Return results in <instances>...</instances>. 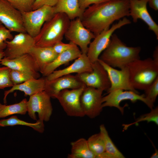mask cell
<instances>
[{"label": "cell", "instance_id": "17", "mask_svg": "<svg viewBox=\"0 0 158 158\" xmlns=\"http://www.w3.org/2000/svg\"><path fill=\"white\" fill-rule=\"evenodd\" d=\"M0 64L10 69L24 73L35 79L39 78L40 75L35 62L29 54H27L14 59L4 57Z\"/></svg>", "mask_w": 158, "mask_h": 158}, {"label": "cell", "instance_id": "2", "mask_svg": "<svg viewBox=\"0 0 158 158\" xmlns=\"http://www.w3.org/2000/svg\"><path fill=\"white\" fill-rule=\"evenodd\" d=\"M141 49L139 47L127 46L116 34H113L108 45L100 55L99 59L113 68L120 69L140 59Z\"/></svg>", "mask_w": 158, "mask_h": 158}, {"label": "cell", "instance_id": "11", "mask_svg": "<svg viewBox=\"0 0 158 158\" xmlns=\"http://www.w3.org/2000/svg\"><path fill=\"white\" fill-rule=\"evenodd\" d=\"M104 90L87 87L80 97L81 106L85 116L93 118L98 116L102 111V94Z\"/></svg>", "mask_w": 158, "mask_h": 158}, {"label": "cell", "instance_id": "14", "mask_svg": "<svg viewBox=\"0 0 158 158\" xmlns=\"http://www.w3.org/2000/svg\"><path fill=\"white\" fill-rule=\"evenodd\" d=\"M0 21L11 32H26L21 13L4 0H0Z\"/></svg>", "mask_w": 158, "mask_h": 158}, {"label": "cell", "instance_id": "5", "mask_svg": "<svg viewBox=\"0 0 158 158\" xmlns=\"http://www.w3.org/2000/svg\"><path fill=\"white\" fill-rule=\"evenodd\" d=\"M21 13L26 32L34 38L39 34L45 23L55 14L54 7L46 6Z\"/></svg>", "mask_w": 158, "mask_h": 158}, {"label": "cell", "instance_id": "10", "mask_svg": "<svg viewBox=\"0 0 158 158\" xmlns=\"http://www.w3.org/2000/svg\"><path fill=\"white\" fill-rule=\"evenodd\" d=\"M86 86L85 85L77 89L63 90L56 96V99L68 116L80 117L85 116L81 106L80 97Z\"/></svg>", "mask_w": 158, "mask_h": 158}, {"label": "cell", "instance_id": "37", "mask_svg": "<svg viewBox=\"0 0 158 158\" xmlns=\"http://www.w3.org/2000/svg\"><path fill=\"white\" fill-rule=\"evenodd\" d=\"M109 0H78L80 8L83 12L85 10L91 5L99 4Z\"/></svg>", "mask_w": 158, "mask_h": 158}, {"label": "cell", "instance_id": "40", "mask_svg": "<svg viewBox=\"0 0 158 158\" xmlns=\"http://www.w3.org/2000/svg\"><path fill=\"white\" fill-rule=\"evenodd\" d=\"M155 152L152 155L151 158H157L158 157V151L157 149H155Z\"/></svg>", "mask_w": 158, "mask_h": 158}, {"label": "cell", "instance_id": "29", "mask_svg": "<svg viewBox=\"0 0 158 158\" xmlns=\"http://www.w3.org/2000/svg\"><path fill=\"white\" fill-rule=\"evenodd\" d=\"M146 121L147 123L153 122L157 125H158V107L157 106L155 108L151 109L149 113L142 115L136 120L135 121L129 124H123L124 130H126L129 126L133 125H136L139 122Z\"/></svg>", "mask_w": 158, "mask_h": 158}, {"label": "cell", "instance_id": "35", "mask_svg": "<svg viewBox=\"0 0 158 158\" xmlns=\"http://www.w3.org/2000/svg\"><path fill=\"white\" fill-rule=\"evenodd\" d=\"M75 45L71 42L69 43H65L61 41L56 43L52 48L54 52L58 55L71 48Z\"/></svg>", "mask_w": 158, "mask_h": 158}, {"label": "cell", "instance_id": "16", "mask_svg": "<svg viewBox=\"0 0 158 158\" xmlns=\"http://www.w3.org/2000/svg\"><path fill=\"white\" fill-rule=\"evenodd\" d=\"M98 61L107 71L110 81L111 86L107 93L117 89L131 90L139 93L131 84L127 66L119 70L109 66L99 59Z\"/></svg>", "mask_w": 158, "mask_h": 158}, {"label": "cell", "instance_id": "12", "mask_svg": "<svg viewBox=\"0 0 158 158\" xmlns=\"http://www.w3.org/2000/svg\"><path fill=\"white\" fill-rule=\"evenodd\" d=\"M92 71L77 74L76 75L87 86L107 92L111 83L108 73L98 61L91 63Z\"/></svg>", "mask_w": 158, "mask_h": 158}, {"label": "cell", "instance_id": "27", "mask_svg": "<svg viewBox=\"0 0 158 158\" xmlns=\"http://www.w3.org/2000/svg\"><path fill=\"white\" fill-rule=\"evenodd\" d=\"M99 129L104 140L105 152L109 155L111 158H125L112 142L104 125H100Z\"/></svg>", "mask_w": 158, "mask_h": 158}, {"label": "cell", "instance_id": "34", "mask_svg": "<svg viewBox=\"0 0 158 158\" xmlns=\"http://www.w3.org/2000/svg\"><path fill=\"white\" fill-rule=\"evenodd\" d=\"M11 32L2 24L0 25V52H4L6 48V41L13 38V36Z\"/></svg>", "mask_w": 158, "mask_h": 158}, {"label": "cell", "instance_id": "6", "mask_svg": "<svg viewBox=\"0 0 158 158\" xmlns=\"http://www.w3.org/2000/svg\"><path fill=\"white\" fill-rule=\"evenodd\" d=\"M51 98L44 90L30 96L27 103V112L30 117L37 121L35 113H37L39 119L44 122L49 121L53 111Z\"/></svg>", "mask_w": 158, "mask_h": 158}, {"label": "cell", "instance_id": "31", "mask_svg": "<svg viewBox=\"0 0 158 158\" xmlns=\"http://www.w3.org/2000/svg\"><path fill=\"white\" fill-rule=\"evenodd\" d=\"M9 75L10 79L13 85L20 84L29 79L34 78L24 73L10 69Z\"/></svg>", "mask_w": 158, "mask_h": 158}, {"label": "cell", "instance_id": "24", "mask_svg": "<svg viewBox=\"0 0 158 158\" xmlns=\"http://www.w3.org/2000/svg\"><path fill=\"white\" fill-rule=\"evenodd\" d=\"M71 152L68 158H95V156L90 150L87 140L79 138L71 142Z\"/></svg>", "mask_w": 158, "mask_h": 158}, {"label": "cell", "instance_id": "20", "mask_svg": "<svg viewBox=\"0 0 158 158\" xmlns=\"http://www.w3.org/2000/svg\"><path fill=\"white\" fill-rule=\"evenodd\" d=\"M45 81V77L38 79L32 78L21 83L13 85L10 89L4 91L3 98L4 104L7 103L8 95L16 90L23 92L25 96H30L44 90Z\"/></svg>", "mask_w": 158, "mask_h": 158}, {"label": "cell", "instance_id": "21", "mask_svg": "<svg viewBox=\"0 0 158 158\" xmlns=\"http://www.w3.org/2000/svg\"><path fill=\"white\" fill-rule=\"evenodd\" d=\"M82 54L80 49L76 45L58 55L52 62L44 68L41 73L46 77L52 73L60 66L75 59Z\"/></svg>", "mask_w": 158, "mask_h": 158}, {"label": "cell", "instance_id": "8", "mask_svg": "<svg viewBox=\"0 0 158 158\" xmlns=\"http://www.w3.org/2000/svg\"><path fill=\"white\" fill-rule=\"evenodd\" d=\"M117 89L113 90L108 93L107 95L102 97V107H113L118 109L122 114H123L125 106L122 107L120 106L122 101L130 100L134 103L138 100L143 102L151 109L154 107V104L148 100L144 94L140 95L131 90H124Z\"/></svg>", "mask_w": 158, "mask_h": 158}, {"label": "cell", "instance_id": "13", "mask_svg": "<svg viewBox=\"0 0 158 158\" xmlns=\"http://www.w3.org/2000/svg\"><path fill=\"white\" fill-rule=\"evenodd\" d=\"M6 47L4 51V57L8 59L15 58L29 54L35 46L34 38L27 32H20L9 40H6Z\"/></svg>", "mask_w": 158, "mask_h": 158}, {"label": "cell", "instance_id": "22", "mask_svg": "<svg viewBox=\"0 0 158 158\" xmlns=\"http://www.w3.org/2000/svg\"><path fill=\"white\" fill-rule=\"evenodd\" d=\"M29 54L34 59L40 73L47 65L53 61L58 55L52 47L35 45L31 48Z\"/></svg>", "mask_w": 158, "mask_h": 158}, {"label": "cell", "instance_id": "28", "mask_svg": "<svg viewBox=\"0 0 158 158\" xmlns=\"http://www.w3.org/2000/svg\"><path fill=\"white\" fill-rule=\"evenodd\" d=\"M87 140L89 147L95 158H98L105 152L104 139L100 132L91 136Z\"/></svg>", "mask_w": 158, "mask_h": 158}, {"label": "cell", "instance_id": "33", "mask_svg": "<svg viewBox=\"0 0 158 158\" xmlns=\"http://www.w3.org/2000/svg\"><path fill=\"white\" fill-rule=\"evenodd\" d=\"M10 70L7 66H0V89L12 87L13 85L10 77Z\"/></svg>", "mask_w": 158, "mask_h": 158}, {"label": "cell", "instance_id": "15", "mask_svg": "<svg viewBox=\"0 0 158 158\" xmlns=\"http://www.w3.org/2000/svg\"><path fill=\"white\" fill-rule=\"evenodd\" d=\"M85 85L76 75L71 74L51 80L46 79L44 91L51 98H56L59 93L63 90L77 89Z\"/></svg>", "mask_w": 158, "mask_h": 158}, {"label": "cell", "instance_id": "23", "mask_svg": "<svg viewBox=\"0 0 158 158\" xmlns=\"http://www.w3.org/2000/svg\"><path fill=\"white\" fill-rule=\"evenodd\" d=\"M54 8L55 14L65 13L71 20L80 18L83 13L80 7L78 0H58Z\"/></svg>", "mask_w": 158, "mask_h": 158}, {"label": "cell", "instance_id": "9", "mask_svg": "<svg viewBox=\"0 0 158 158\" xmlns=\"http://www.w3.org/2000/svg\"><path fill=\"white\" fill-rule=\"evenodd\" d=\"M64 36L79 47L82 53L87 54L88 45L95 36L83 25L80 18H77L71 20Z\"/></svg>", "mask_w": 158, "mask_h": 158}, {"label": "cell", "instance_id": "36", "mask_svg": "<svg viewBox=\"0 0 158 158\" xmlns=\"http://www.w3.org/2000/svg\"><path fill=\"white\" fill-rule=\"evenodd\" d=\"M58 0H35L32 7V10H36L44 6L54 7L56 4Z\"/></svg>", "mask_w": 158, "mask_h": 158}, {"label": "cell", "instance_id": "32", "mask_svg": "<svg viewBox=\"0 0 158 158\" xmlns=\"http://www.w3.org/2000/svg\"><path fill=\"white\" fill-rule=\"evenodd\" d=\"M144 91L145 97L154 104L158 95V77Z\"/></svg>", "mask_w": 158, "mask_h": 158}, {"label": "cell", "instance_id": "38", "mask_svg": "<svg viewBox=\"0 0 158 158\" xmlns=\"http://www.w3.org/2000/svg\"><path fill=\"white\" fill-rule=\"evenodd\" d=\"M149 6L155 11L158 10V0H148Z\"/></svg>", "mask_w": 158, "mask_h": 158}, {"label": "cell", "instance_id": "4", "mask_svg": "<svg viewBox=\"0 0 158 158\" xmlns=\"http://www.w3.org/2000/svg\"><path fill=\"white\" fill-rule=\"evenodd\" d=\"M126 66L130 83L136 90H145L158 77V63L151 58L136 60Z\"/></svg>", "mask_w": 158, "mask_h": 158}, {"label": "cell", "instance_id": "18", "mask_svg": "<svg viewBox=\"0 0 158 158\" xmlns=\"http://www.w3.org/2000/svg\"><path fill=\"white\" fill-rule=\"evenodd\" d=\"M148 0H129V14L133 21L136 23L138 19L143 20L152 31L158 39V25L150 14L147 8Z\"/></svg>", "mask_w": 158, "mask_h": 158}, {"label": "cell", "instance_id": "7", "mask_svg": "<svg viewBox=\"0 0 158 158\" xmlns=\"http://www.w3.org/2000/svg\"><path fill=\"white\" fill-rule=\"evenodd\" d=\"M131 23L126 17L118 22L113 24L109 29L104 30L96 36L88 46L87 56L91 63L98 60L103 51L107 47L110 42L111 37L114 31L122 26Z\"/></svg>", "mask_w": 158, "mask_h": 158}, {"label": "cell", "instance_id": "3", "mask_svg": "<svg viewBox=\"0 0 158 158\" xmlns=\"http://www.w3.org/2000/svg\"><path fill=\"white\" fill-rule=\"evenodd\" d=\"M71 20L65 13H55L44 24L39 34L34 37L35 45L52 47L61 41Z\"/></svg>", "mask_w": 158, "mask_h": 158}, {"label": "cell", "instance_id": "39", "mask_svg": "<svg viewBox=\"0 0 158 158\" xmlns=\"http://www.w3.org/2000/svg\"><path fill=\"white\" fill-rule=\"evenodd\" d=\"M153 59L155 62L158 63V47H156L153 55Z\"/></svg>", "mask_w": 158, "mask_h": 158}, {"label": "cell", "instance_id": "41", "mask_svg": "<svg viewBox=\"0 0 158 158\" xmlns=\"http://www.w3.org/2000/svg\"><path fill=\"white\" fill-rule=\"evenodd\" d=\"M4 52H0V62L1 59L4 57Z\"/></svg>", "mask_w": 158, "mask_h": 158}, {"label": "cell", "instance_id": "19", "mask_svg": "<svg viewBox=\"0 0 158 158\" xmlns=\"http://www.w3.org/2000/svg\"><path fill=\"white\" fill-rule=\"evenodd\" d=\"M92 71L91 63L87 54L82 53L71 65L64 69L54 71L45 77V78L47 80H51L73 73L80 74L86 72H90Z\"/></svg>", "mask_w": 158, "mask_h": 158}, {"label": "cell", "instance_id": "30", "mask_svg": "<svg viewBox=\"0 0 158 158\" xmlns=\"http://www.w3.org/2000/svg\"><path fill=\"white\" fill-rule=\"evenodd\" d=\"M21 12H27L32 10L35 0H4Z\"/></svg>", "mask_w": 158, "mask_h": 158}, {"label": "cell", "instance_id": "42", "mask_svg": "<svg viewBox=\"0 0 158 158\" xmlns=\"http://www.w3.org/2000/svg\"><path fill=\"white\" fill-rule=\"evenodd\" d=\"M1 24H2L1 23V22L0 21V25H1Z\"/></svg>", "mask_w": 158, "mask_h": 158}, {"label": "cell", "instance_id": "1", "mask_svg": "<svg viewBox=\"0 0 158 158\" xmlns=\"http://www.w3.org/2000/svg\"><path fill=\"white\" fill-rule=\"evenodd\" d=\"M130 16L129 0H109L92 4L80 18L83 25L96 36L116 20Z\"/></svg>", "mask_w": 158, "mask_h": 158}, {"label": "cell", "instance_id": "25", "mask_svg": "<svg viewBox=\"0 0 158 158\" xmlns=\"http://www.w3.org/2000/svg\"><path fill=\"white\" fill-rule=\"evenodd\" d=\"M17 125L30 127L40 133H43L44 130V121L39 119L37 120L35 123H30L19 119L16 116H13L8 118L0 120L1 127L13 126Z\"/></svg>", "mask_w": 158, "mask_h": 158}, {"label": "cell", "instance_id": "26", "mask_svg": "<svg viewBox=\"0 0 158 158\" xmlns=\"http://www.w3.org/2000/svg\"><path fill=\"white\" fill-rule=\"evenodd\" d=\"M27 101L25 98L19 103L9 105L0 103V118L15 114L25 115L27 112Z\"/></svg>", "mask_w": 158, "mask_h": 158}]
</instances>
